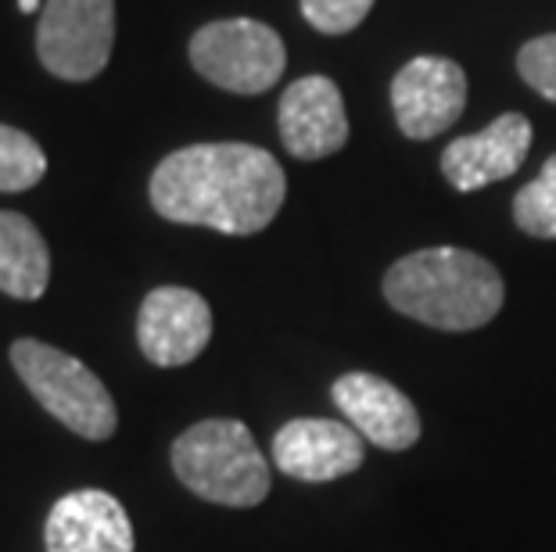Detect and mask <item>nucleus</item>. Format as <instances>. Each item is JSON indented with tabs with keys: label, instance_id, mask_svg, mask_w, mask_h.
<instances>
[{
	"label": "nucleus",
	"instance_id": "1",
	"mask_svg": "<svg viewBox=\"0 0 556 552\" xmlns=\"http://www.w3.org/2000/svg\"><path fill=\"white\" fill-rule=\"evenodd\" d=\"M148 194L169 222L252 238L277 219L288 176L255 144H191L159 162Z\"/></svg>",
	"mask_w": 556,
	"mask_h": 552
},
{
	"label": "nucleus",
	"instance_id": "2",
	"mask_svg": "<svg viewBox=\"0 0 556 552\" xmlns=\"http://www.w3.org/2000/svg\"><path fill=\"white\" fill-rule=\"evenodd\" d=\"M384 298L424 326L467 334L500 316L506 287L489 258L467 248H424L388 269Z\"/></svg>",
	"mask_w": 556,
	"mask_h": 552
},
{
	"label": "nucleus",
	"instance_id": "3",
	"mask_svg": "<svg viewBox=\"0 0 556 552\" xmlns=\"http://www.w3.org/2000/svg\"><path fill=\"white\" fill-rule=\"evenodd\" d=\"M173 470L187 491L216 506L252 510L269 496V463L241 420H201L173 441Z\"/></svg>",
	"mask_w": 556,
	"mask_h": 552
},
{
	"label": "nucleus",
	"instance_id": "4",
	"mask_svg": "<svg viewBox=\"0 0 556 552\" xmlns=\"http://www.w3.org/2000/svg\"><path fill=\"white\" fill-rule=\"evenodd\" d=\"M11 367L47 413L79 438L109 441L119 427L112 391L87 362L68 351L37 337H22L11 345Z\"/></svg>",
	"mask_w": 556,
	"mask_h": 552
},
{
	"label": "nucleus",
	"instance_id": "5",
	"mask_svg": "<svg viewBox=\"0 0 556 552\" xmlns=\"http://www.w3.org/2000/svg\"><path fill=\"white\" fill-rule=\"evenodd\" d=\"M191 65L212 87L230 93H266L280 84L288 51L274 29L255 18H219L191 37Z\"/></svg>",
	"mask_w": 556,
	"mask_h": 552
},
{
	"label": "nucleus",
	"instance_id": "6",
	"mask_svg": "<svg viewBox=\"0 0 556 552\" xmlns=\"http://www.w3.org/2000/svg\"><path fill=\"white\" fill-rule=\"evenodd\" d=\"M115 43V0H43L37 54L43 68L68 84L101 76Z\"/></svg>",
	"mask_w": 556,
	"mask_h": 552
},
{
	"label": "nucleus",
	"instance_id": "7",
	"mask_svg": "<svg viewBox=\"0 0 556 552\" xmlns=\"http://www.w3.org/2000/svg\"><path fill=\"white\" fill-rule=\"evenodd\" d=\"M392 108L409 140L445 133L467 108V73L453 57H413L392 79Z\"/></svg>",
	"mask_w": 556,
	"mask_h": 552
},
{
	"label": "nucleus",
	"instance_id": "8",
	"mask_svg": "<svg viewBox=\"0 0 556 552\" xmlns=\"http://www.w3.org/2000/svg\"><path fill=\"white\" fill-rule=\"evenodd\" d=\"M137 341L155 367H187L212 341V309L191 287H155L140 301Z\"/></svg>",
	"mask_w": 556,
	"mask_h": 552
},
{
	"label": "nucleus",
	"instance_id": "9",
	"mask_svg": "<svg viewBox=\"0 0 556 552\" xmlns=\"http://www.w3.org/2000/svg\"><path fill=\"white\" fill-rule=\"evenodd\" d=\"M277 123H280L283 147L302 162L338 155L349 144L345 98H341L334 79L327 76L294 79L280 98Z\"/></svg>",
	"mask_w": 556,
	"mask_h": 552
},
{
	"label": "nucleus",
	"instance_id": "10",
	"mask_svg": "<svg viewBox=\"0 0 556 552\" xmlns=\"http://www.w3.org/2000/svg\"><path fill=\"white\" fill-rule=\"evenodd\" d=\"M363 434L352 424H338V420H291L274 438V463L280 474L309 480V485L356 474L363 466Z\"/></svg>",
	"mask_w": 556,
	"mask_h": 552
},
{
	"label": "nucleus",
	"instance_id": "11",
	"mask_svg": "<svg viewBox=\"0 0 556 552\" xmlns=\"http://www.w3.org/2000/svg\"><path fill=\"white\" fill-rule=\"evenodd\" d=\"M341 416L363 434V441L388 452H406L420 438V413L392 381L374 373H345L330 387Z\"/></svg>",
	"mask_w": 556,
	"mask_h": 552
},
{
	"label": "nucleus",
	"instance_id": "12",
	"mask_svg": "<svg viewBox=\"0 0 556 552\" xmlns=\"http://www.w3.org/2000/svg\"><path fill=\"white\" fill-rule=\"evenodd\" d=\"M43 542L47 552H134V524L109 491L79 488L47 513Z\"/></svg>",
	"mask_w": 556,
	"mask_h": 552
},
{
	"label": "nucleus",
	"instance_id": "13",
	"mask_svg": "<svg viewBox=\"0 0 556 552\" xmlns=\"http://www.w3.org/2000/svg\"><path fill=\"white\" fill-rule=\"evenodd\" d=\"M531 151V123L520 112H506L475 137H459L442 151V172L456 191H481L506 180L525 166Z\"/></svg>",
	"mask_w": 556,
	"mask_h": 552
},
{
	"label": "nucleus",
	"instance_id": "14",
	"mask_svg": "<svg viewBox=\"0 0 556 552\" xmlns=\"http://www.w3.org/2000/svg\"><path fill=\"white\" fill-rule=\"evenodd\" d=\"M51 280V252L29 216L0 213V291L18 301L43 298Z\"/></svg>",
	"mask_w": 556,
	"mask_h": 552
},
{
	"label": "nucleus",
	"instance_id": "15",
	"mask_svg": "<svg viewBox=\"0 0 556 552\" xmlns=\"http://www.w3.org/2000/svg\"><path fill=\"white\" fill-rule=\"evenodd\" d=\"M47 172L43 147L26 129L0 123V194H18L37 187Z\"/></svg>",
	"mask_w": 556,
	"mask_h": 552
},
{
	"label": "nucleus",
	"instance_id": "16",
	"mask_svg": "<svg viewBox=\"0 0 556 552\" xmlns=\"http://www.w3.org/2000/svg\"><path fill=\"white\" fill-rule=\"evenodd\" d=\"M514 222L528 238L556 241V155L514 197Z\"/></svg>",
	"mask_w": 556,
	"mask_h": 552
},
{
	"label": "nucleus",
	"instance_id": "17",
	"mask_svg": "<svg viewBox=\"0 0 556 552\" xmlns=\"http://www.w3.org/2000/svg\"><path fill=\"white\" fill-rule=\"evenodd\" d=\"M517 73L531 90L556 104V33H549V37H535L520 47Z\"/></svg>",
	"mask_w": 556,
	"mask_h": 552
},
{
	"label": "nucleus",
	"instance_id": "18",
	"mask_svg": "<svg viewBox=\"0 0 556 552\" xmlns=\"http://www.w3.org/2000/svg\"><path fill=\"white\" fill-rule=\"evenodd\" d=\"M374 0H302V15L313 29L327 33V37H341V33L356 29L359 22L370 15Z\"/></svg>",
	"mask_w": 556,
	"mask_h": 552
},
{
	"label": "nucleus",
	"instance_id": "19",
	"mask_svg": "<svg viewBox=\"0 0 556 552\" xmlns=\"http://www.w3.org/2000/svg\"><path fill=\"white\" fill-rule=\"evenodd\" d=\"M37 4H40V0H18V8L26 11V15H29V11H37Z\"/></svg>",
	"mask_w": 556,
	"mask_h": 552
}]
</instances>
